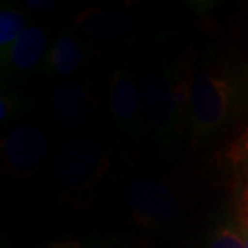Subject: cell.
Instances as JSON below:
<instances>
[{
	"instance_id": "cell-1",
	"label": "cell",
	"mask_w": 248,
	"mask_h": 248,
	"mask_svg": "<svg viewBox=\"0 0 248 248\" xmlns=\"http://www.w3.org/2000/svg\"><path fill=\"white\" fill-rule=\"evenodd\" d=\"M190 79L174 81L170 71L148 73L139 87L142 116L163 140L171 142L179 132L188 105Z\"/></svg>"
},
{
	"instance_id": "cell-2",
	"label": "cell",
	"mask_w": 248,
	"mask_h": 248,
	"mask_svg": "<svg viewBox=\"0 0 248 248\" xmlns=\"http://www.w3.org/2000/svg\"><path fill=\"white\" fill-rule=\"evenodd\" d=\"M235 98V84L222 71L198 69L188 89V123L195 139L213 132L229 115Z\"/></svg>"
},
{
	"instance_id": "cell-3",
	"label": "cell",
	"mask_w": 248,
	"mask_h": 248,
	"mask_svg": "<svg viewBox=\"0 0 248 248\" xmlns=\"http://www.w3.org/2000/svg\"><path fill=\"white\" fill-rule=\"evenodd\" d=\"M124 202L139 222L150 227L171 224L179 215L172 188L156 179H136L124 190Z\"/></svg>"
},
{
	"instance_id": "cell-4",
	"label": "cell",
	"mask_w": 248,
	"mask_h": 248,
	"mask_svg": "<svg viewBox=\"0 0 248 248\" xmlns=\"http://www.w3.org/2000/svg\"><path fill=\"white\" fill-rule=\"evenodd\" d=\"M108 161L95 143L76 139L64 145L57 155L55 171L62 184L71 188H82L95 184L105 172Z\"/></svg>"
},
{
	"instance_id": "cell-5",
	"label": "cell",
	"mask_w": 248,
	"mask_h": 248,
	"mask_svg": "<svg viewBox=\"0 0 248 248\" xmlns=\"http://www.w3.org/2000/svg\"><path fill=\"white\" fill-rule=\"evenodd\" d=\"M48 152V140L42 129L21 124L8 134L3 142L7 168L13 174H32L41 168Z\"/></svg>"
},
{
	"instance_id": "cell-6",
	"label": "cell",
	"mask_w": 248,
	"mask_h": 248,
	"mask_svg": "<svg viewBox=\"0 0 248 248\" xmlns=\"http://www.w3.org/2000/svg\"><path fill=\"white\" fill-rule=\"evenodd\" d=\"M52 108L58 123L69 131H81L91 121L87 89L74 79L57 84L52 93Z\"/></svg>"
},
{
	"instance_id": "cell-7",
	"label": "cell",
	"mask_w": 248,
	"mask_h": 248,
	"mask_svg": "<svg viewBox=\"0 0 248 248\" xmlns=\"http://www.w3.org/2000/svg\"><path fill=\"white\" fill-rule=\"evenodd\" d=\"M110 107L113 118L123 131H137L142 120V103L139 87L121 71L113 73L110 82Z\"/></svg>"
},
{
	"instance_id": "cell-8",
	"label": "cell",
	"mask_w": 248,
	"mask_h": 248,
	"mask_svg": "<svg viewBox=\"0 0 248 248\" xmlns=\"http://www.w3.org/2000/svg\"><path fill=\"white\" fill-rule=\"evenodd\" d=\"M78 24L89 37L97 41H115L131 29V19L111 10H87L79 16Z\"/></svg>"
},
{
	"instance_id": "cell-9",
	"label": "cell",
	"mask_w": 248,
	"mask_h": 248,
	"mask_svg": "<svg viewBox=\"0 0 248 248\" xmlns=\"http://www.w3.org/2000/svg\"><path fill=\"white\" fill-rule=\"evenodd\" d=\"M47 46V34L44 32V29L29 26L10 48L7 62L16 71H31L42 60Z\"/></svg>"
},
{
	"instance_id": "cell-10",
	"label": "cell",
	"mask_w": 248,
	"mask_h": 248,
	"mask_svg": "<svg viewBox=\"0 0 248 248\" xmlns=\"http://www.w3.org/2000/svg\"><path fill=\"white\" fill-rule=\"evenodd\" d=\"M86 60L81 44L71 32H63L53 42L50 55H48V68L53 74L62 78H68L81 66Z\"/></svg>"
},
{
	"instance_id": "cell-11",
	"label": "cell",
	"mask_w": 248,
	"mask_h": 248,
	"mask_svg": "<svg viewBox=\"0 0 248 248\" xmlns=\"http://www.w3.org/2000/svg\"><path fill=\"white\" fill-rule=\"evenodd\" d=\"M24 31H26V18L21 12L15 8H3L0 12V53L3 60Z\"/></svg>"
},
{
	"instance_id": "cell-12",
	"label": "cell",
	"mask_w": 248,
	"mask_h": 248,
	"mask_svg": "<svg viewBox=\"0 0 248 248\" xmlns=\"http://www.w3.org/2000/svg\"><path fill=\"white\" fill-rule=\"evenodd\" d=\"M210 248H247L244 237L234 227H219L210 242Z\"/></svg>"
},
{
	"instance_id": "cell-13",
	"label": "cell",
	"mask_w": 248,
	"mask_h": 248,
	"mask_svg": "<svg viewBox=\"0 0 248 248\" xmlns=\"http://www.w3.org/2000/svg\"><path fill=\"white\" fill-rule=\"evenodd\" d=\"M227 156L232 163H240L248 160V127L244 131V134L232 143Z\"/></svg>"
},
{
	"instance_id": "cell-14",
	"label": "cell",
	"mask_w": 248,
	"mask_h": 248,
	"mask_svg": "<svg viewBox=\"0 0 248 248\" xmlns=\"http://www.w3.org/2000/svg\"><path fill=\"white\" fill-rule=\"evenodd\" d=\"M239 231L244 239H248V187L239 200Z\"/></svg>"
},
{
	"instance_id": "cell-15",
	"label": "cell",
	"mask_w": 248,
	"mask_h": 248,
	"mask_svg": "<svg viewBox=\"0 0 248 248\" xmlns=\"http://www.w3.org/2000/svg\"><path fill=\"white\" fill-rule=\"evenodd\" d=\"M41 248H89L87 245H84L82 242L79 240H60V242H50V244L44 245Z\"/></svg>"
},
{
	"instance_id": "cell-16",
	"label": "cell",
	"mask_w": 248,
	"mask_h": 248,
	"mask_svg": "<svg viewBox=\"0 0 248 248\" xmlns=\"http://www.w3.org/2000/svg\"><path fill=\"white\" fill-rule=\"evenodd\" d=\"M26 5L39 12H48V10L57 8V2L53 0H26Z\"/></svg>"
},
{
	"instance_id": "cell-17",
	"label": "cell",
	"mask_w": 248,
	"mask_h": 248,
	"mask_svg": "<svg viewBox=\"0 0 248 248\" xmlns=\"http://www.w3.org/2000/svg\"><path fill=\"white\" fill-rule=\"evenodd\" d=\"M13 107H12V102H10L8 97H2V100H0V118H2V121H5L7 118L10 116V113H12Z\"/></svg>"
},
{
	"instance_id": "cell-18",
	"label": "cell",
	"mask_w": 248,
	"mask_h": 248,
	"mask_svg": "<svg viewBox=\"0 0 248 248\" xmlns=\"http://www.w3.org/2000/svg\"><path fill=\"white\" fill-rule=\"evenodd\" d=\"M89 248H129V247L124 244H120V242H102V244L92 245Z\"/></svg>"
}]
</instances>
